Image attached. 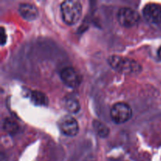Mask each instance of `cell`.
<instances>
[{"instance_id": "obj_5", "label": "cell", "mask_w": 161, "mask_h": 161, "mask_svg": "<svg viewBox=\"0 0 161 161\" xmlns=\"http://www.w3.org/2000/svg\"><path fill=\"white\" fill-rule=\"evenodd\" d=\"M58 126L61 131L67 136H75L79 132V125L76 119L69 115L61 117L58 122Z\"/></svg>"}, {"instance_id": "obj_14", "label": "cell", "mask_w": 161, "mask_h": 161, "mask_svg": "<svg viewBox=\"0 0 161 161\" xmlns=\"http://www.w3.org/2000/svg\"><path fill=\"white\" fill-rule=\"evenodd\" d=\"M159 57L161 58V48L160 49V50H159Z\"/></svg>"}, {"instance_id": "obj_9", "label": "cell", "mask_w": 161, "mask_h": 161, "mask_svg": "<svg viewBox=\"0 0 161 161\" xmlns=\"http://www.w3.org/2000/svg\"><path fill=\"white\" fill-rule=\"evenodd\" d=\"M64 108L70 113H76L80 111V105L75 97L72 96H67L63 101Z\"/></svg>"}, {"instance_id": "obj_6", "label": "cell", "mask_w": 161, "mask_h": 161, "mask_svg": "<svg viewBox=\"0 0 161 161\" xmlns=\"http://www.w3.org/2000/svg\"><path fill=\"white\" fill-rule=\"evenodd\" d=\"M60 75L62 81L69 87H77L81 82L78 72L72 67L64 68L61 70Z\"/></svg>"}, {"instance_id": "obj_8", "label": "cell", "mask_w": 161, "mask_h": 161, "mask_svg": "<svg viewBox=\"0 0 161 161\" xmlns=\"http://www.w3.org/2000/svg\"><path fill=\"white\" fill-rule=\"evenodd\" d=\"M18 10L20 15L28 20H35L38 16L37 8L30 3H20L19 5Z\"/></svg>"}, {"instance_id": "obj_4", "label": "cell", "mask_w": 161, "mask_h": 161, "mask_svg": "<svg viewBox=\"0 0 161 161\" xmlns=\"http://www.w3.org/2000/svg\"><path fill=\"white\" fill-rule=\"evenodd\" d=\"M117 19L119 23L125 28H131L136 25L140 20L139 14L130 7H123L118 11Z\"/></svg>"}, {"instance_id": "obj_7", "label": "cell", "mask_w": 161, "mask_h": 161, "mask_svg": "<svg viewBox=\"0 0 161 161\" xmlns=\"http://www.w3.org/2000/svg\"><path fill=\"white\" fill-rule=\"evenodd\" d=\"M145 18L152 24L161 23V6L155 3L147 4L143 9Z\"/></svg>"}, {"instance_id": "obj_3", "label": "cell", "mask_w": 161, "mask_h": 161, "mask_svg": "<svg viewBox=\"0 0 161 161\" xmlns=\"http://www.w3.org/2000/svg\"><path fill=\"white\" fill-rule=\"evenodd\" d=\"M110 116L113 122L116 124H124L128 121L132 116V109L128 104L124 102H117L111 108Z\"/></svg>"}, {"instance_id": "obj_11", "label": "cell", "mask_w": 161, "mask_h": 161, "mask_svg": "<svg viewBox=\"0 0 161 161\" xmlns=\"http://www.w3.org/2000/svg\"><path fill=\"white\" fill-rule=\"evenodd\" d=\"M93 125H94V130H96L99 136L102 138H105L108 136V133H109V129L105 124L98 120H94L93 122Z\"/></svg>"}, {"instance_id": "obj_2", "label": "cell", "mask_w": 161, "mask_h": 161, "mask_svg": "<svg viewBox=\"0 0 161 161\" xmlns=\"http://www.w3.org/2000/svg\"><path fill=\"white\" fill-rule=\"evenodd\" d=\"M61 12L66 25H75L82 16V5L76 0H66L61 4Z\"/></svg>"}, {"instance_id": "obj_10", "label": "cell", "mask_w": 161, "mask_h": 161, "mask_svg": "<svg viewBox=\"0 0 161 161\" xmlns=\"http://www.w3.org/2000/svg\"><path fill=\"white\" fill-rule=\"evenodd\" d=\"M31 100L36 105L46 106L48 104V98L45 94L40 91H34L31 93Z\"/></svg>"}, {"instance_id": "obj_1", "label": "cell", "mask_w": 161, "mask_h": 161, "mask_svg": "<svg viewBox=\"0 0 161 161\" xmlns=\"http://www.w3.org/2000/svg\"><path fill=\"white\" fill-rule=\"evenodd\" d=\"M112 68L124 74H136L142 70V67L137 61L130 58L117 55H112L108 59Z\"/></svg>"}, {"instance_id": "obj_12", "label": "cell", "mask_w": 161, "mask_h": 161, "mask_svg": "<svg viewBox=\"0 0 161 161\" xmlns=\"http://www.w3.org/2000/svg\"><path fill=\"white\" fill-rule=\"evenodd\" d=\"M3 128H4L5 131L7 132L8 134L14 135L18 130V125L13 119H6L3 124Z\"/></svg>"}, {"instance_id": "obj_13", "label": "cell", "mask_w": 161, "mask_h": 161, "mask_svg": "<svg viewBox=\"0 0 161 161\" xmlns=\"http://www.w3.org/2000/svg\"><path fill=\"white\" fill-rule=\"evenodd\" d=\"M1 36H2V41H1V43L2 45L5 43L6 42V35H5V31H4V28H2V32H1Z\"/></svg>"}]
</instances>
